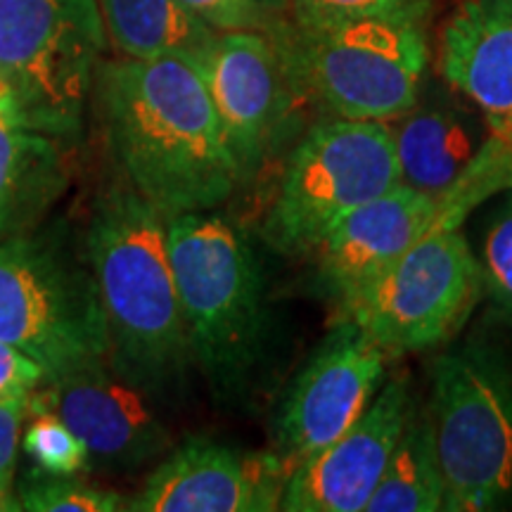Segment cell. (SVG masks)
I'll use <instances>...</instances> for the list:
<instances>
[{
  "label": "cell",
  "instance_id": "20",
  "mask_svg": "<svg viewBox=\"0 0 512 512\" xmlns=\"http://www.w3.org/2000/svg\"><path fill=\"white\" fill-rule=\"evenodd\" d=\"M444 503L430 413L413 403L392 458L363 512H439Z\"/></svg>",
  "mask_w": 512,
  "mask_h": 512
},
{
  "label": "cell",
  "instance_id": "1",
  "mask_svg": "<svg viewBox=\"0 0 512 512\" xmlns=\"http://www.w3.org/2000/svg\"><path fill=\"white\" fill-rule=\"evenodd\" d=\"M93 100L119 176L164 221L211 211L240 176L204 76L178 57L98 64Z\"/></svg>",
  "mask_w": 512,
  "mask_h": 512
},
{
  "label": "cell",
  "instance_id": "25",
  "mask_svg": "<svg viewBox=\"0 0 512 512\" xmlns=\"http://www.w3.org/2000/svg\"><path fill=\"white\" fill-rule=\"evenodd\" d=\"M479 268L484 294H489L501 316L512 318V202L505 204L491 223Z\"/></svg>",
  "mask_w": 512,
  "mask_h": 512
},
{
  "label": "cell",
  "instance_id": "28",
  "mask_svg": "<svg viewBox=\"0 0 512 512\" xmlns=\"http://www.w3.org/2000/svg\"><path fill=\"white\" fill-rule=\"evenodd\" d=\"M0 112H5V100H3V93H0ZM8 114V112H5Z\"/></svg>",
  "mask_w": 512,
  "mask_h": 512
},
{
  "label": "cell",
  "instance_id": "9",
  "mask_svg": "<svg viewBox=\"0 0 512 512\" xmlns=\"http://www.w3.org/2000/svg\"><path fill=\"white\" fill-rule=\"evenodd\" d=\"M484 294L482 268L458 228H432L339 318L356 323L384 354L444 344Z\"/></svg>",
  "mask_w": 512,
  "mask_h": 512
},
{
  "label": "cell",
  "instance_id": "16",
  "mask_svg": "<svg viewBox=\"0 0 512 512\" xmlns=\"http://www.w3.org/2000/svg\"><path fill=\"white\" fill-rule=\"evenodd\" d=\"M439 67L484 114L491 143L512 150V0H463L441 31Z\"/></svg>",
  "mask_w": 512,
  "mask_h": 512
},
{
  "label": "cell",
  "instance_id": "8",
  "mask_svg": "<svg viewBox=\"0 0 512 512\" xmlns=\"http://www.w3.org/2000/svg\"><path fill=\"white\" fill-rule=\"evenodd\" d=\"M399 181L387 121L332 119L294 147L261 235L285 256L311 254L344 216Z\"/></svg>",
  "mask_w": 512,
  "mask_h": 512
},
{
  "label": "cell",
  "instance_id": "6",
  "mask_svg": "<svg viewBox=\"0 0 512 512\" xmlns=\"http://www.w3.org/2000/svg\"><path fill=\"white\" fill-rule=\"evenodd\" d=\"M0 342L24 351L46 382L110 363V335L86 256L57 235L0 242Z\"/></svg>",
  "mask_w": 512,
  "mask_h": 512
},
{
  "label": "cell",
  "instance_id": "27",
  "mask_svg": "<svg viewBox=\"0 0 512 512\" xmlns=\"http://www.w3.org/2000/svg\"><path fill=\"white\" fill-rule=\"evenodd\" d=\"M46 382V373L34 358L0 342V401L29 396L36 387Z\"/></svg>",
  "mask_w": 512,
  "mask_h": 512
},
{
  "label": "cell",
  "instance_id": "15",
  "mask_svg": "<svg viewBox=\"0 0 512 512\" xmlns=\"http://www.w3.org/2000/svg\"><path fill=\"white\" fill-rule=\"evenodd\" d=\"M437 219L439 202L403 183L361 204L311 249L320 292L342 313Z\"/></svg>",
  "mask_w": 512,
  "mask_h": 512
},
{
  "label": "cell",
  "instance_id": "2",
  "mask_svg": "<svg viewBox=\"0 0 512 512\" xmlns=\"http://www.w3.org/2000/svg\"><path fill=\"white\" fill-rule=\"evenodd\" d=\"M83 247L107 320L110 368L145 394L171 392L192 354L166 221L119 176L95 200Z\"/></svg>",
  "mask_w": 512,
  "mask_h": 512
},
{
  "label": "cell",
  "instance_id": "14",
  "mask_svg": "<svg viewBox=\"0 0 512 512\" xmlns=\"http://www.w3.org/2000/svg\"><path fill=\"white\" fill-rule=\"evenodd\" d=\"M408 377L389 380L342 437L290 472L280 510L363 512L411 413Z\"/></svg>",
  "mask_w": 512,
  "mask_h": 512
},
{
  "label": "cell",
  "instance_id": "22",
  "mask_svg": "<svg viewBox=\"0 0 512 512\" xmlns=\"http://www.w3.org/2000/svg\"><path fill=\"white\" fill-rule=\"evenodd\" d=\"M24 451L50 475H76L88 467V451L81 439L53 413H36L22 437Z\"/></svg>",
  "mask_w": 512,
  "mask_h": 512
},
{
  "label": "cell",
  "instance_id": "18",
  "mask_svg": "<svg viewBox=\"0 0 512 512\" xmlns=\"http://www.w3.org/2000/svg\"><path fill=\"white\" fill-rule=\"evenodd\" d=\"M107 41L124 57H178L202 69L219 31L181 0H98Z\"/></svg>",
  "mask_w": 512,
  "mask_h": 512
},
{
  "label": "cell",
  "instance_id": "23",
  "mask_svg": "<svg viewBox=\"0 0 512 512\" xmlns=\"http://www.w3.org/2000/svg\"><path fill=\"white\" fill-rule=\"evenodd\" d=\"M216 31L273 34L290 19V0H181Z\"/></svg>",
  "mask_w": 512,
  "mask_h": 512
},
{
  "label": "cell",
  "instance_id": "12",
  "mask_svg": "<svg viewBox=\"0 0 512 512\" xmlns=\"http://www.w3.org/2000/svg\"><path fill=\"white\" fill-rule=\"evenodd\" d=\"M290 467L275 451H238L192 437L159 463L128 498L133 512H273Z\"/></svg>",
  "mask_w": 512,
  "mask_h": 512
},
{
  "label": "cell",
  "instance_id": "17",
  "mask_svg": "<svg viewBox=\"0 0 512 512\" xmlns=\"http://www.w3.org/2000/svg\"><path fill=\"white\" fill-rule=\"evenodd\" d=\"M64 185L67 166L55 138L0 112V240L34 228Z\"/></svg>",
  "mask_w": 512,
  "mask_h": 512
},
{
  "label": "cell",
  "instance_id": "3",
  "mask_svg": "<svg viewBox=\"0 0 512 512\" xmlns=\"http://www.w3.org/2000/svg\"><path fill=\"white\" fill-rule=\"evenodd\" d=\"M166 249L192 363L216 392H235L264 339V278L254 249L214 209L166 221Z\"/></svg>",
  "mask_w": 512,
  "mask_h": 512
},
{
  "label": "cell",
  "instance_id": "10",
  "mask_svg": "<svg viewBox=\"0 0 512 512\" xmlns=\"http://www.w3.org/2000/svg\"><path fill=\"white\" fill-rule=\"evenodd\" d=\"M387 354L339 318L292 382L275 422V453L294 470L342 437L380 392Z\"/></svg>",
  "mask_w": 512,
  "mask_h": 512
},
{
  "label": "cell",
  "instance_id": "4",
  "mask_svg": "<svg viewBox=\"0 0 512 512\" xmlns=\"http://www.w3.org/2000/svg\"><path fill=\"white\" fill-rule=\"evenodd\" d=\"M302 95L339 119L392 121L418 105L430 67L425 24L403 19L287 22L273 34Z\"/></svg>",
  "mask_w": 512,
  "mask_h": 512
},
{
  "label": "cell",
  "instance_id": "24",
  "mask_svg": "<svg viewBox=\"0 0 512 512\" xmlns=\"http://www.w3.org/2000/svg\"><path fill=\"white\" fill-rule=\"evenodd\" d=\"M292 19L335 22V19H403L422 22L430 15L427 0H292Z\"/></svg>",
  "mask_w": 512,
  "mask_h": 512
},
{
  "label": "cell",
  "instance_id": "21",
  "mask_svg": "<svg viewBox=\"0 0 512 512\" xmlns=\"http://www.w3.org/2000/svg\"><path fill=\"white\" fill-rule=\"evenodd\" d=\"M17 501L29 512H117L128 505V498L114 491L43 470L17 484Z\"/></svg>",
  "mask_w": 512,
  "mask_h": 512
},
{
  "label": "cell",
  "instance_id": "11",
  "mask_svg": "<svg viewBox=\"0 0 512 512\" xmlns=\"http://www.w3.org/2000/svg\"><path fill=\"white\" fill-rule=\"evenodd\" d=\"M240 181L261 169L292 114L299 86L278 43L261 31H219L202 64Z\"/></svg>",
  "mask_w": 512,
  "mask_h": 512
},
{
  "label": "cell",
  "instance_id": "26",
  "mask_svg": "<svg viewBox=\"0 0 512 512\" xmlns=\"http://www.w3.org/2000/svg\"><path fill=\"white\" fill-rule=\"evenodd\" d=\"M27 399L0 401V512L19 510L17 501V456H19V434L22 422L27 418Z\"/></svg>",
  "mask_w": 512,
  "mask_h": 512
},
{
  "label": "cell",
  "instance_id": "19",
  "mask_svg": "<svg viewBox=\"0 0 512 512\" xmlns=\"http://www.w3.org/2000/svg\"><path fill=\"white\" fill-rule=\"evenodd\" d=\"M394 150L399 181L441 202L463 176L479 145L458 112L430 107L408 112L399 131H394Z\"/></svg>",
  "mask_w": 512,
  "mask_h": 512
},
{
  "label": "cell",
  "instance_id": "7",
  "mask_svg": "<svg viewBox=\"0 0 512 512\" xmlns=\"http://www.w3.org/2000/svg\"><path fill=\"white\" fill-rule=\"evenodd\" d=\"M444 510H494L512 496V368L501 351L467 344L434 361L427 406Z\"/></svg>",
  "mask_w": 512,
  "mask_h": 512
},
{
  "label": "cell",
  "instance_id": "5",
  "mask_svg": "<svg viewBox=\"0 0 512 512\" xmlns=\"http://www.w3.org/2000/svg\"><path fill=\"white\" fill-rule=\"evenodd\" d=\"M107 46L98 0H0V93L19 126L74 138Z\"/></svg>",
  "mask_w": 512,
  "mask_h": 512
},
{
  "label": "cell",
  "instance_id": "13",
  "mask_svg": "<svg viewBox=\"0 0 512 512\" xmlns=\"http://www.w3.org/2000/svg\"><path fill=\"white\" fill-rule=\"evenodd\" d=\"M147 396L105 363L43 382L29 394L27 411L57 415L86 446L88 465L133 470L171 448Z\"/></svg>",
  "mask_w": 512,
  "mask_h": 512
}]
</instances>
